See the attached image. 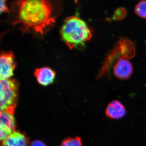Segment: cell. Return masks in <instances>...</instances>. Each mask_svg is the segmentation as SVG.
Listing matches in <instances>:
<instances>
[{"instance_id":"cell-14","label":"cell","mask_w":146,"mask_h":146,"mask_svg":"<svg viewBox=\"0 0 146 146\" xmlns=\"http://www.w3.org/2000/svg\"><path fill=\"white\" fill-rule=\"evenodd\" d=\"M7 10L8 7L5 1H0V14L6 12Z\"/></svg>"},{"instance_id":"cell-12","label":"cell","mask_w":146,"mask_h":146,"mask_svg":"<svg viewBox=\"0 0 146 146\" xmlns=\"http://www.w3.org/2000/svg\"><path fill=\"white\" fill-rule=\"evenodd\" d=\"M60 146H82L81 138L78 136L67 138L62 142Z\"/></svg>"},{"instance_id":"cell-2","label":"cell","mask_w":146,"mask_h":146,"mask_svg":"<svg viewBox=\"0 0 146 146\" xmlns=\"http://www.w3.org/2000/svg\"><path fill=\"white\" fill-rule=\"evenodd\" d=\"M62 40L70 49L83 45L92 38L91 30L81 18L70 16L65 19L60 30Z\"/></svg>"},{"instance_id":"cell-6","label":"cell","mask_w":146,"mask_h":146,"mask_svg":"<svg viewBox=\"0 0 146 146\" xmlns=\"http://www.w3.org/2000/svg\"><path fill=\"white\" fill-rule=\"evenodd\" d=\"M16 65L12 53H3L0 54V80L11 79L13 75Z\"/></svg>"},{"instance_id":"cell-7","label":"cell","mask_w":146,"mask_h":146,"mask_svg":"<svg viewBox=\"0 0 146 146\" xmlns=\"http://www.w3.org/2000/svg\"><path fill=\"white\" fill-rule=\"evenodd\" d=\"M113 72L117 78L127 80L133 72V65L128 60L119 59L117 60L113 66Z\"/></svg>"},{"instance_id":"cell-8","label":"cell","mask_w":146,"mask_h":146,"mask_svg":"<svg viewBox=\"0 0 146 146\" xmlns=\"http://www.w3.org/2000/svg\"><path fill=\"white\" fill-rule=\"evenodd\" d=\"M126 114L125 106L118 100H114L110 102L105 110L106 117L111 119H121L125 117Z\"/></svg>"},{"instance_id":"cell-11","label":"cell","mask_w":146,"mask_h":146,"mask_svg":"<svg viewBox=\"0 0 146 146\" xmlns=\"http://www.w3.org/2000/svg\"><path fill=\"white\" fill-rule=\"evenodd\" d=\"M134 11L139 17L146 19V1L139 2L135 6Z\"/></svg>"},{"instance_id":"cell-9","label":"cell","mask_w":146,"mask_h":146,"mask_svg":"<svg viewBox=\"0 0 146 146\" xmlns=\"http://www.w3.org/2000/svg\"><path fill=\"white\" fill-rule=\"evenodd\" d=\"M34 76L38 83L42 86H47L53 83L56 73L48 67H43L35 70Z\"/></svg>"},{"instance_id":"cell-15","label":"cell","mask_w":146,"mask_h":146,"mask_svg":"<svg viewBox=\"0 0 146 146\" xmlns=\"http://www.w3.org/2000/svg\"><path fill=\"white\" fill-rule=\"evenodd\" d=\"M29 146H47L46 144L39 140H35L30 144Z\"/></svg>"},{"instance_id":"cell-10","label":"cell","mask_w":146,"mask_h":146,"mask_svg":"<svg viewBox=\"0 0 146 146\" xmlns=\"http://www.w3.org/2000/svg\"><path fill=\"white\" fill-rule=\"evenodd\" d=\"M29 138L25 133L16 131L2 141L1 146H29Z\"/></svg>"},{"instance_id":"cell-13","label":"cell","mask_w":146,"mask_h":146,"mask_svg":"<svg viewBox=\"0 0 146 146\" xmlns=\"http://www.w3.org/2000/svg\"><path fill=\"white\" fill-rule=\"evenodd\" d=\"M127 15L126 9L124 7H120L115 10L113 18L116 21H120L123 20Z\"/></svg>"},{"instance_id":"cell-1","label":"cell","mask_w":146,"mask_h":146,"mask_svg":"<svg viewBox=\"0 0 146 146\" xmlns=\"http://www.w3.org/2000/svg\"><path fill=\"white\" fill-rule=\"evenodd\" d=\"M17 7L16 23L22 25L25 31H33L43 35L55 23L56 16L50 1H19Z\"/></svg>"},{"instance_id":"cell-4","label":"cell","mask_w":146,"mask_h":146,"mask_svg":"<svg viewBox=\"0 0 146 146\" xmlns=\"http://www.w3.org/2000/svg\"><path fill=\"white\" fill-rule=\"evenodd\" d=\"M18 96V84L15 80H0V112L14 114Z\"/></svg>"},{"instance_id":"cell-5","label":"cell","mask_w":146,"mask_h":146,"mask_svg":"<svg viewBox=\"0 0 146 146\" xmlns=\"http://www.w3.org/2000/svg\"><path fill=\"white\" fill-rule=\"evenodd\" d=\"M16 123L14 114L0 112V141H3L16 131Z\"/></svg>"},{"instance_id":"cell-3","label":"cell","mask_w":146,"mask_h":146,"mask_svg":"<svg viewBox=\"0 0 146 146\" xmlns=\"http://www.w3.org/2000/svg\"><path fill=\"white\" fill-rule=\"evenodd\" d=\"M136 54V46L132 41L127 37H121L117 44L109 53L100 71L98 78L101 77L108 72L110 65L115 60L119 59L129 60Z\"/></svg>"}]
</instances>
